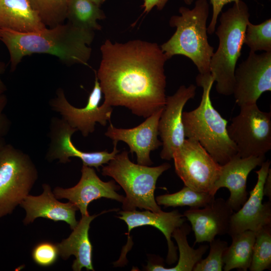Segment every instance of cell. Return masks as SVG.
I'll return each mask as SVG.
<instances>
[{
	"mask_svg": "<svg viewBox=\"0 0 271 271\" xmlns=\"http://www.w3.org/2000/svg\"><path fill=\"white\" fill-rule=\"evenodd\" d=\"M100 51L102 59L95 73L104 102L145 118L164 108L167 59L160 46L140 40L124 43L106 40Z\"/></svg>",
	"mask_w": 271,
	"mask_h": 271,
	"instance_id": "1",
	"label": "cell"
},
{
	"mask_svg": "<svg viewBox=\"0 0 271 271\" xmlns=\"http://www.w3.org/2000/svg\"><path fill=\"white\" fill-rule=\"evenodd\" d=\"M94 34L67 22L25 33L0 29V40L8 50L14 71L25 56L35 53L55 56L66 64L88 66Z\"/></svg>",
	"mask_w": 271,
	"mask_h": 271,
	"instance_id": "2",
	"label": "cell"
},
{
	"mask_svg": "<svg viewBox=\"0 0 271 271\" xmlns=\"http://www.w3.org/2000/svg\"><path fill=\"white\" fill-rule=\"evenodd\" d=\"M196 81L203 89L201 100L194 110L183 112L185 136L197 141L222 165L237 155V150L228 134L227 121L212 103L210 92L214 80L210 73L199 74Z\"/></svg>",
	"mask_w": 271,
	"mask_h": 271,
	"instance_id": "3",
	"label": "cell"
},
{
	"mask_svg": "<svg viewBox=\"0 0 271 271\" xmlns=\"http://www.w3.org/2000/svg\"><path fill=\"white\" fill-rule=\"evenodd\" d=\"M180 16H173L169 21L176 27L174 34L160 48L167 60L174 55H183L191 60L199 74L210 73L214 48L208 42L207 20L209 5L207 0H197L192 9L179 8Z\"/></svg>",
	"mask_w": 271,
	"mask_h": 271,
	"instance_id": "4",
	"label": "cell"
},
{
	"mask_svg": "<svg viewBox=\"0 0 271 271\" xmlns=\"http://www.w3.org/2000/svg\"><path fill=\"white\" fill-rule=\"evenodd\" d=\"M249 16L247 5L238 0L222 13L219 18L220 24L215 31L219 45L211 58L210 72L216 82V91L220 94L229 96L233 94L234 72L241 54Z\"/></svg>",
	"mask_w": 271,
	"mask_h": 271,
	"instance_id": "5",
	"label": "cell"
},
{
	"mask_svg": "<svg viewBox=\"0 0 271 271\" xmlns=\"http://www.w3.org/2000/svg\"><path fill=\"white\" fill-rule=\"evenodd\" d=\"M128 155L125 150L117 154L107 165L102 167V175L112 177L124 191L123 210L132 211L139 208L155 212L161 211L154 192L158 178L171 165L165 163L151 167L137 164L130 161Z\"/></svg>",
	"mask_w": 271,
	"mask_h": 271,
	"instance_id": "6",
	"label": "cell"
},
{
	"mask_svg": "<svg viewBox=\"0 0 271 271\" xmlns=\"http://www.w3.org/2000/svg\"><path fill=\"white\" fill-rule=\"evenodd\" d=\"M38 178L30 157L10 144L0 153V218L13 213Z\"/></svg>",
	"mask_w": 271,
	"mask_h": 271,
	"instance_id": "7",
	"label": "cell"
},
{
	"mask_svg": "<svg viewBox=\"0 0 271 271\" xmlns=\"http://www.w3.org/2000/svg\"><path fill=\"white\" fill-rule=\"evenodd\" d=\"M240 108L239 114L227 127L237 155L242 158L265 157L271 149V112L260 110L257 103Z\"/></svg>",
	"mask_w": 271,
	"mask_h": 271,
	"instance_id": "8",
	"label": "cell"
},
{
	"mask_svg": "<svg viewBox=\"0 0 271 271\" xmlns=\"http://www.w3.org/2000/svg\"><path fill=\"white\" fill-rule=\"evenodd\" d=\"M175 172L185 186L213 195L221 165L196 141L187 139L173 155Z\"/></svg>",
	"mask_w": 271,
	"mask_h": 271,
	"instance_id": "9",
	"label": "cell"
},
{
	"mask_svg": "<svg viewBox=\"0 0 271 271\" xmlns=\"http://www.w3.org/2000/svg\"><path fill=\"white\" fill-rule=\"evenodd\" d=\"M102 93L95 73L94 86L85 107L77 108L72 105L66 99L61 88L57 90L56 96L50 100L49 105L53 110L59 112L62 118L71 127L79 130L83 137H87L94 131L96 122L105 126L107 121L110 120L112 106L104 101L99 106Z\"/></svg>",
	"mask_w": 271,
	"mask_h": 271,
	"instance_id": "10",
	"label": "cell"
},
{
	"mask_svg": "<svg viewBox=\"0 0 271 271\" xmlns=\"http://www.w3.org/2000/svg\"><path fill=\"white\" fill-rule=\"evenodd\" d=\"M270 91L271 52L250 51L235 70L232 94L236 103L239 106L256 103L263 92Z\"/></svg>",
	"mask_w": 271,
	"mask_h": 271,
	"instance_id": "11",
	"label": "cell"
},
{
	"mask_svg": "<svg viewBox=\"0 0 271 271\" xmlns=\"http://www.w3.org/2000/svg\"><path fill=\"white\" fill-rule=\"evenodd\" d=\"M77 130L63 118L53 117L50 125V142L46 154L47 160H58L60 163L65 164L70 162V158L77 157L82 161L83 165L95 167L99 171V167L107 164L119 153L117 142H113V150L111 153L106 151L86 152L79 150L71 140L72 134Z\"/></svg>",
	"mask_w": 271,
	"mask_h": 271,
	"instance_id": "12",
	"label": "cell"
},
{
	"mask_svg": "<svg viewBox=\"0 0 271 271\" xmlns=\"http://www.w3.org/2000/svg\"><path fill=\"white\" fill-rule=\"evenodd\" d=\"M196 90L194 84L188 87L182 85L173 95L166 96L158 124L163 146L160 153L162 159H172L174 152L186 139L182 121L183 108L187 101L194 97Z\"/></svg>",
	"mask_w": 271,
	"mask_h": 271,
	"instance_id": "13",
	"label": "cell"
},
{
	"mask_svg": "<svg viewBox=\"0 0 271 271\" xmlns=\"http://www.w3.org/2000/svg\"><path fill=\"white\" fill-rule=\"evenodd\" d=\"M270 161H264L255 171L257 182L249 193V197L241 208L231 216L228 233L230 236L246 231H257L271 224L270 200L262 203L263 185L268 174Z\"/></svg>",
	"mask_w": 271,
	"mask_h": 271,
	"instance_id": "14",
	"label": "cell"
},
{
	"mask_svg": "<svg viewBox=\"0 0 271 271\" xmlns=\"http://www.w3.org/2000/svg\"><path fill=\"white\" fill-rule=\"evenodd\" d=\"M81 172V178L74 187L69 188L57 187L53 190L57 199L68 200L77 207L82 216L89 214L88 206L95 200L105 198L122 202L124 197L116 192L120 187L115 184V181H102L93 168L84 165Z\"/></svg>",
	"mask_w": 271,
	"mask_h": 271,
	"instance_id": "15",
	"label": "cell"
},
{
	"mask_svg": "<svg viewBox=\"0 0 271 271\" xmlns=\"http://www.w3.org/2000/svg\"><path fill=\"white\" fill-rule=\"evenodd\" d=\"M163 108L155 112L143 122L131 128H118L110 123L105 135L113 141H121L129 148V152L136 153L138 164L150 166L153 162L150 158L151 151L162 146L158 139L159 121Z\"/></svg>",
	"mask_w": 271,
	"mask_h": 271,
	"instance_id": "16",
	"label": "cell"
},
{
	"mask_svg": "<svg viewBox=\"0 0 271 271\" xmlns=\"http://www.w3.org/2000/svg\"><path fill=\"white\" fill-rule=\"evenodd\" d=\"M203 208H190L183 216L190 222L194 231L195 243L210 242L217 235L228 233L233 210L227 200L214 199Z\"/></svg>",
	"mask_w": 271,
	"mask_h": 271,
	"instance_id": "17",
	"label": "cell"
},
{
	"mask_svg": "<svg viewBox=\"0 0 271 271\" xmlns=\"http://www.w3.org/2000/svg\"><path fill=\"white\" fill-rule=\"evenodd\" d=\"M265 157L250 156L242 158L237 154L221 165L220 173L214 185L215 194L220 188L230 192L227 200L232 209L238 210L247 199L246 182L250 172L265 161Z\"/></svg>",
	"mask_w": 271,
	"mask_h": 271,
	"instance_id": "18",
	"label": "cell"
},
{
	"mask_svg": "<svg viewBox=\"0 0 271 271\" xmlns=\"http://www.w3.org/2000/svg\"><path fill=\"white\" fill-rule=\"evenodd\" d=\"M43 193L38 196L28 195L20 206L26 211L24 223L27 225L37 218H44L55 222L64 221L73 230L77 225L76 212L77 207L70 202L62 203L58 201L48 184L42 185Z\"/></svg>",
	"mask_w": 271,
	"mask_h": 271,
	"instance_id": "19",
	"label": "cell"
},
{
	"mask_svg": "<svg viewBox=\"0 0 271 271\" xmlns=\"http://www.w3.org/2000/svg\"><path fill=\"white\" fill-rule=\"evenodd\" d=\"M118 214L120 219L127 224L128 233L133 228L145 225L154 226L160 230L166 238L168 251L166 262L170 264L177 259V248L171 240L174 231L185 223V219L177 210L166 212L162 211L155 212L146 210L139 211H121Z\"/></svg>",
	"mask_w": 271,
	"mask_h": 271,
	"instance_id": "20",
	"label": "cell"
},
{
	"mask_svg": "<svg viewBox=\"0 0 271 271\" xmlns=\"http://www.w3.org/2000/svg\"><path fill=\"white\" fill-rule=\"evenodd\" d=\"M102 213L82 216L69 237L57 243L59 256L63 259L66 260L72 255L75 256V259L72 265L73 270L80 271L83 267L88 270H94L92 264V245L88 232L92 221Z\"/></svg>",
	"mask_w": 271,
	"mask_h": 271,
	"instance_id": "21",
	"label": "cell"
},
{
	"mask_svg": "<svg viewBox=\"0 0 271 271\" xmlns=\"http://www.w3.org/2000/svg\"><path fill=\"white\" fill-rule=\"evenodd\" d=\"M46 27L29 0H0V29L25 33Z\"/></svg>",
	"mask_w": 271,
	"mask_h": 271,
	"instance_id": "22",
	"label": "cell"
},
{
	"mask_svg": "<svg viewBox=\"0 0 271 271\" xmlns=\"http://www.w3.org/2000/svg\"><path fill=\"white\" fill-rule=\"evenodd\" d=\"M191 228L187 223L183 224L176 228L172 233L173 237L177 242L179 251V258L176 265L172 267H166L161 264L149 262L145 267L150 271H191L195 265L201 259L206 252L208 246L200 245L197 249H194L188 244L187 236L189 234Z\"/></svg>",
	"mask_w": 271,
	"mask_h": 271,
	"instance_id": "23",
	"label": "cell"
},
{
	"mask_svg": "<svg viewBox=\"0 0 271 271\" xmlns=\"http://www.w3.org/2000/svg\"><path fill=\"white\" fill-rule=\"evenodd\" d=\"M256 231L246 230L231 236L232 242L223 255V269L246 271L250 267Z\"/></svg>",
	"mask_w": 271,
	"mask_h": 271,
	"instance_id": "24",
	"label": "cell"
},
{
	"mask_svg": "<svg viewBox=\"0 0 271 271\" xmlns=\"http://www.w3.org/2000/svg\"><path fill=\"white\" fill-rule=\"evenodd\" d=\"M105 18L99 7L89 0H70L68 5L66 19L77 28L92 32L100 30L97 20Z\"/></svg>",
	"mask_w": 271,
	"mask_h": 271,
	"instance_id": "25",
	"label": "cell"
},
{
	"mask_svg": "<svg viewBox=\"0 0 271 271\" xmlns=\"http://www.w3.org/2000/svg\"><path fill=\"white\" fill-rule=\"evenodd\" d=\"M214 196L209 193L196 191L185 186L178 192L160 195L155 199L159 205L165 207L187 206L190 208H200L211 203Z\"/></svg>",
	"mask_w": 271,
	"mask_h": 271,
	"instance_id": "26",
	"label": "cell"
},
{
	"mask_svg": "<svg viewBox=\"0 0 271 271\" xmlns=\"http://www.w3.org/2000/svg\"><path fill=\"white\" fill-rule=\"evenodd\" d=\"M41 21L50 28L63 24L70 0H29Z\"/></svg>",
	"mask_w": 271,
	"mask_h": 271,
	"instance_id": "27",
	"label": "cell"
},
{
	"mask_svg": "<svg viewBox=\"0 0 271 271\" xmlns=\"http://www.w3.org/2000/svg\"><path fill=\"white\" fill-rule=\"evenodd\" d=\"M271 267V224L256 232L251 264V271H262Z\"/></svg>",
	"mask_w": 271,
	"mask_h": 271,
	"instance_id": "28",
	"label": "cell"
},
{
	"mask_svg": "<svg viewBox=\"0 0 271 271\" xmlns=\"http://www.w3.org/2000/svg\"><path fill=\"white\" fill-rule=\"evenodd\" d=\"M243 43L252 52H271V19H268L258 25L252 24L249 21Z\"/></svg>",
	"mask_w": 271,
	"mask_h": 271,
	"instance_id": "29",
	"label": "cell"
},
{
	"mask_svg": "<svg viewBox=\"0 0 271 271\" xmlns=\"http://www.w3.org/2000/svg\"><path fill=\"white\" fill-rule=\"evenodd\" d=\"M209 253L204 259H201L194 266L193 271H222L223 255L228 247L226 241L219 238L209 242Z\"/></svg>",
	"mask_w": 271,
	"mask_h": 271,
	"instance_id": "30",
	"label": "cell"
},
{
	"mask_svg": "<svg viewBox=\"0 0 271 271\" xmlns=\"http://www.w3.org/2000/svg\"><path fill=\"white\" fill-rule=\"evenodd\" d=\"M59 256L57 244L43 241L37 244L32 251V257L38 265L48 267L54 264Z\"/></svg>",
	"mask_w": 271,
	"mask_h": 271,
	"instance_id": "31",
	"label": "cell"
},
{
	"mask_svg": "<svg viewBox=\"0 0 271 271\" xmlns=\"http://www.w3.org/2000/svg\"><path fill=\"white\" fill-rule=\"evenodd\" d=\"M238 0H210L212 6V16L208 27L207 28V33L212 35L216 30L217 19L221 12L224 6L231 2H235Z\"/></svg>",
	"mask_w": 271,
	"mask_h": 271,
	"instance_id": "32",
	"label": "cell"
},
{
	"mask_svg": "<svg viewBox=\"0 0 271 271\" xmlns=\"http://www.w3.org/2000/svg\"><path fill=\"white\" fill-rule=\"evenodd\" d=\"M8 102L7 96L4 94L0 95V137H3L9 131L11 122L8 117L3 113Z\"/></svg>",
	"mask_w": 271,
	"mask_h": 271,
	"instance_id": "33",
	"label": "cell"
},
{
	"mask_svg": "<svg viewBox=\"0 0 271 271\" xmlns=\"http://www.w3.org/2000/svg\"><path fill=\"white\" fill-rule=\"evenodd\" d=\"M169 0H144L142 6L144 12L148 13L152 9L156 7L158 10H162L165 6ZM194 0H183L184 3L188 5H191Z\"/></svg>",
	"mask_w": 271,
	"mask_h": 271,
	"instance_id": "34",
	"label": "cell"
},
{
	"mask_svg": "<svg viewBox=\"0 0 271 271\" xmlns=\"http://www.w3.org/2000/svg\"><path fill=\"white\" fill-rule=\"evenodd\" d=\"M263 195L269 198H271V170L269 169L268 174L265 179L263 185Z\"/></svg>",
	"mask_w": 271,
	"mask_h": 271,
	"instance_id": "35",
	"label": "cell"
},
{
	"mask_svg": "<svg viewBox=\"0 0 271 271\" xmlns=\"http://www.w3.org/2000/svg\"><path fill=\"white\" fill-rule=\"evenodd\" d=\"M6 65L5 63L0 60V95L4 94L7 90V87L2 81L1 75L5 70Z\"/></svg>",
	"mask_w": 271,
	"mask_h": 271,
	"instance_id": "36",
	"label": "cell"
},
{
	"mask_svg": "<svg viewBox=\"0 0 271 271\" xmlns=\"http://www.w3.org/2000/svg\"><path fill=\"white\" fill-rule=\"evenodd\" d=\"M96 5L100 7L106 0H89Z\"/></svg>",
	"mask_w": 271,
	"mask_h": 271,
	"instance_id": "37",
	"label": "cell"
},
{
	"mask_svg": "<svg viewBox=\"0 0 271 271\" xmlns=\"http://www.w3.org/2000/svg\"><path fill=\"white\" fill-rule=\"evenodd\" d=\"M6 144L4 139L0 137V153Z\"/></svg>",
	"mask_w": 271,
	"mask_h": 271,
	"instance_id": "38",
	"label": "cell"
}]
</instances>
